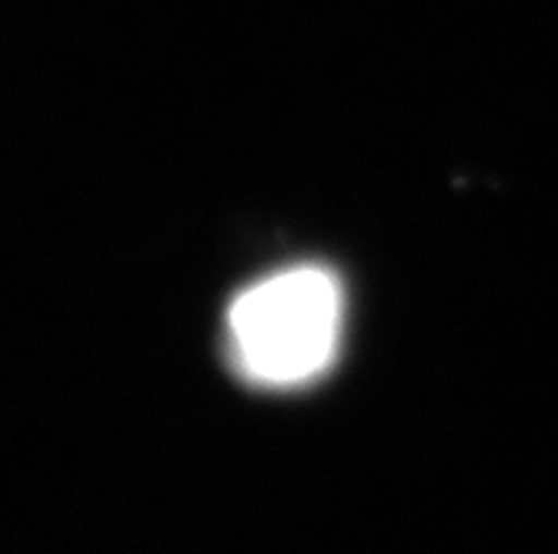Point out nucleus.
I'll return each mask as SVG.
<instances>
[{
    "label": "nucleus",
    "instance_id": "f257e3e1",
    "mask_svg": "<svg viewBox=\"0 0 558 554\" xmlns=\"http://www.w3.org/2000/svg\"><path fill=\"white\" fill-rule=\"evenodd\" d=\"M344 294L318 264H298L244 287L228 308V350L241 378L262 387H301L338 355Z\"/></svg>",
    "mask_w": 558,
    "mask_h": 554
}]
</instances>
